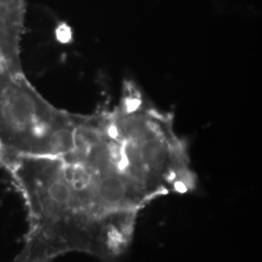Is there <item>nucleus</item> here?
Instances as JSON below:
<instances>
[{
  "label": "nucleus",
  "mask_w": 262,
  "mask_h": 262,
  "mask_svg": "<svg viewBox=\"0 0 262 262\" xmlns=\"http://www.w3.org/2000/svg\"><path fill=\"white\" fill-rule=\"evenodd\" d=\"M103 114L131 178L151 201L195 189L196 173L173 115L157 107L135 82L124 81L118 103Z\"/></svg>",
  "instance_id": "nucleus-2"
},
{
  "label": "nucleus",
  "mask_w": 262,
  "mask_h": 262,
  "mask_svg": "<svg viewBox=\"0 0 262 262\" xmlns=\"http://www.w3.org/2000/svg\"><path fill=\"white\" fill-rule=\"evenodd\" d=\"M27 211L13 262H52L67 253L113 261L126 252L137 219L120 206L110 175L76 151L59 157L0 155Z\"/></svg>",
  "instance_id": "nucleus-1"
},
{
  "label": "nucleus",
  "mask_w": 262,
  "mask_h": 262,
  "mask_svg": "<svg viewBox=\"0 0 262 262\" xmlns=\"http://www.w3.org/2000/svg\"><path fill=\"white\" fill-rule=\"evenodd\" d=\"M79 120L47 100L24 71L0 72V155H66L75 147Z\"/></svg>",
  "instance_id": "nucleus-3"
}]
</instances>
